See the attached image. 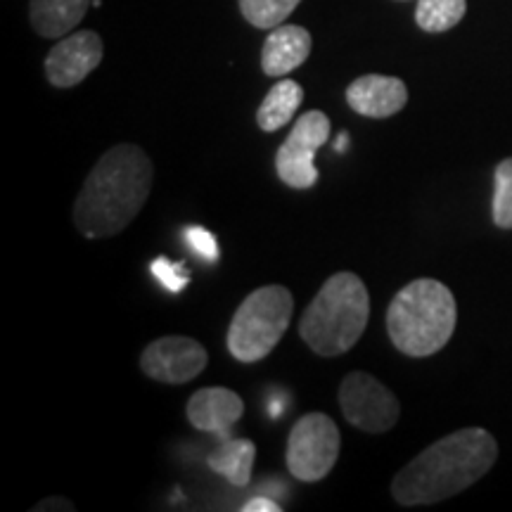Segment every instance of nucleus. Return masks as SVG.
Masks as SVG:
<instances>
[{
	"mask_svg": "<svg viewBox=\"0 0 512 512\" xmlns=\"http://www.w3.org/2000/svg\"><path fill=\"white\" fill-rule=\"evenodd\" d=\"M313 38L304 27L297 24H280L266 36L261 50V69L266 76H285L299 69L309 60Z\"/></svg>",
	"mask_w": 512,
	"mask_h": 512,
	"instance_id": "nucleus-13",
	"label": "nucleus"
},
{
	"mask_svg": "<svg viewBox=\"0 0 512 512\" xmlns=\"http://www.w3.org/2000/svg\"><path fill=\"white\" fill-rule=\"evenodd\" d=\"M105 55V43L95 31H76L64 36L46 57V76L50 86L74 88L93 72Z\"/></svg>",
	"mask_w": 512,
	"mask_h": 512,
	"instance_id": "nucleus-10",
	"label": "nucleus"
},
{
	"mask_svg": "<svg viewBox=\"0 0 512 512\" xmlns=\"http://www.w3.org/2000/svg\"><path fill=\"white\" fill-rule=\"evenodd\" d=\"M458 306L453 292L434 278H418L396 294L387 309L389 339L411 358L434 356L451 342Z\"/></svg>",
	"mask_w": 512,
	"mask_h": 512,
	"instance_id": "nucleus-4",
	"label": "nucleus"
},
{
	"mask_svg": "<svg viewBox=\"0 0 512 512\" xmlns=\"http://www.w3.org/2000/svg\"><path fill=\"white\" fill-rule=\"evenodd\" d=\"M339 408L351 427L368 434L389 432L401 415L392 389L363 370H354L339 384Z\"/></svg>",
	"mask_w": 512,
	"mask_h": 512,
	"instance_id": "nucleus-7",
	"label": "nucleus"
},
{
	"mask_svg": "<svg viewBox=\"0 0 512 512\" xmlns=\"http://www.w3.org/2000/svg\"><path fill=\"white\" fill-rule=\"evenodd\" d=\"M294 297L283 285H266L249 292L228 328V351L235 361L256 363L278 347L290 328Z\"/></svg>",
	"mask_w": 512,
	"mask_h": 512,
	"instance_id": "nucleus-5",
	"label": "nucleus"
},
{
	"mask_svg": "<svg viewBox=\"0 0 512 512\" xmlns=\"http://www.w3.org/2000/svg\"><path fill=\"white\" fill-rule=\"evenodd\" d=\"M183 238H185V242H188L192 249H195L197 254L204 256V259H207V261H216L221 256L219 242H216V238L209 233L207 228L188 226V228L183 230Z\"/></svg>",
	"mask_w": 512,
	"mask_h": 512,
	"instance_id": "nucleus-21",
	"label": "nucleus"
},
{
	"mask_svg": "<svg viewBox=\"0 0 512 512\" xmlns=\"http://www.w3.org/2000/svg\"><path fill=\"white\" fill-rule=\"evenodd\" d=\"M347 102L361 117L389 119L408 105V88L396 76L366 74L349 83Z\"/></svg>",
	"mask_w": 512,
	"mask_h": 512,
	"instance_id": "nucleus-12",
	"label": "nucleus"
},
{
	"mask_svg": "<svg viewBox=\"0 0 512 512\" xmlns=\"http://www.w3.org/2000/svg\"><path fill=\"white\" fill-rule=\"evenodd\" d=\"M498 458V444L482 427H465L434 441L396 472L392 496L399 505H432L477 484Z\"/></svg>",
	"mask_w": 512,
	"mask_h": 512,
	"instance_id": "nucleus-2",
	"label": "nucleus"
},
{
	"mask_svg": "<svg viewBox=\"0 0 512 512\" xmlns=\"http://www.w3.org/2000/svg\"><path fill=\"white\" fill-rule=\"evenodd\" d=\"M256 460V446L249 439H221L219 448L209 456V467L233 486H247L252 482Z\"/></svg>",
	"mask_w": 512,
	"mask_h": 512,
	"instance_id": "nucleus-15",
	"label": "nucleus"
},
{
	"mask_svg": "<svg viewBox=\"0 0 512 512\" xmlns=\"http://www.w3.org/2000/svg\"><path fill=\"white\" fill-rule=\"evenodd\" d=\"M93 0H31L29 17L36 34L43 38H64L81 24Z\"/></svg>",
	"mask_w": 512,
	"mask_h": 512,
	"instance_id": "nucleus-14",
	"label": "nucleus"
},
{
	"mask_svg": "<svg viewBox=\"0 0 512 512\" xmlns=\"http://www.w3.org/2000/svg\"><path fill=\"white\" fill-rule=\"evenodd\" d=\"M155 166L143 147L119 143L110 147L83 181L74 202L76 230L86 240H105L124 233L143 211L152 190Z\"/></svg>",
	"mask_w": 512,
	"mask_h": 512,
	"instance_id": "nucleus-1",
	"label": "nucleus"
},
{
	"mask_svg": "<svg viewBox=\"0 0 512 512\" xmlns=\"http://www.w3.org/2000/svg\"><path fill=\"white\" fill-rule=\"evenodd\" d=\"M368 287L351 271L330 275L299 320V335L316 356L335 358L356 347L368 328Z\"/></svg>",
	"mask_w": 512,
	"mask_h": 512,
	"instance_id": "nucleus-3",
	"label": "nucleus"
},
{
	"mask_svg": "<svg viewBox=\"0 0 512 512\" xmlns=\"http://www.w3.org/2000/svg\"><path fill=\"white\" fill-rule=\"evenodd\" d=\"M302 0H238L242 17L256 29H275L297 10Z\"/></svg>",
	"mask_w": 512,
	"mask_h": 512,
	"instance_id": "nucleus-18",
	"label": "nucleus"
},
{
	"mask_svg": "<svg viewBox=\"0 0 512 512\" xmlns=\"http://www.w3.org/2000/svg\"><path fill=\"white\" fill-rule=\"evenodd\" d=\"M209 354L197 339L166 335L150 342L140 354V370L162 384H185L202 375Z\"/></svg>",
	"mask_w": 512,
	"mask_h": 512,
	"instance_id": "nucleus-9",
	"label": "nucleus"
},
{
	"mask_svg": "<svg viewBox=\"0 0 512 512\" xmlns=\"http://www.w3.org/2000/svg\"><path fill=\"white\" fill-rule=\"evenodd\" d=\"M330 140V119L311 110L294 121V128L275 152V171L287 188L309 190L318 183L316 152Z\"/></svg>",
	"mask_w": 512,
	"mask_h": 512,
	"instance_id": "nucleus-8",
	"label": "nucleus"
},
{
	"mask_svg": "<svg viewBox=\"0 0 512 512\" xmlns=\"http://www.w3.org/2000/svg\"><path fill=\"white\" fill-rule=\"evenodd\" d=\"M53 512V510H62V512H72L74 505L72 501H67V498H46V501H41L38 505H34V512Z\"/></svg>",
	"mask_w": 512,
	"mask_h": 512,
	"instance_id": "nucleus-22",
	"label": "nucleus"
},
{
	"mask_svg": "<svg viewBox=\"0 0 512 512\" xmlns=\"http://www.w3.org/2000/svg\"><path fill=\"white\" fill-rule=\"evenodd\" d=\"M185 415L195 430L214 432L226 439L245 415V401L228 387H204L190 396Z\"/></svg>",
	"mask_w": 512,
	"mask_h": 512,
	"instance_id": "nucleus-11",
	"label": "nucleus"
},
{
	"mask_svg": "<svg viewBox=\"0 0 512 512\" xmlns=\"http://www.w3.org/2000/svg\"><path fill=\"white\" fill-rule=\"evenodd\" d=\"M342 437L335 420L325 413H306L294 422L287 439V470L299 482H320L332 472Z\"/></svg>",
	"mask_w": 512,
	"mask_h": 512,
	"instance_id": "nucleus-6",
	"label": "nucleus"
},
{
	"mask_svg": "<svg viewBox=\"0 0 512 512\" xmlns=\"http://www.w3.org/2000/svg\"><path fill=\"white\" fill-rule=\"evenodd\" d=\"M304 102V88L297 81L283 79L278 81L271 91L266 93L264 102H261L259 112H256V124L261 131L275 133L280 128L290 124L297 114L299 105Z\"/></svg>",
	"mask_w": 512,
	"mask_h": 512,
	"instance_id": "nucleus-16",
	"label": "nucleus"
},
{
	"mask_svg": "<svg viewBox=\"0 0 512 512\" xmlns=\"http://www.w3.org/2000/svg\"><path fill=\"white\" fill-rule=\"evenodd\" d=\"M494 223L512 230V157L503 159L494 171Z\"/></svg>",
	"mask_w": 512,
	"mask_h": 512,
	"instance_id": "nucleus-19",
	"label": "nucleus"
},
{
	"mask_svg": "<svg viewBox=\"0 0 512 512\" xmlns=\"http://www.w3.org/2000/svg\"><path fill=\"white\" fill-rule=\"evenodd\" d=\"M467 12V0H418L415 22L422 31L441 34L453 29Z\"/></svg>",
	"mask_w": 512,
	"mask_h": 512,
	"instance_id": "nucleus-17",
	"label": "nucleus"
},
{
	"mask_svg": "<svg viewBox=\"0 0 512 512\" xmlns=\"http://www.w3.org/2000/svg\"><path fill=\"white\" fill-rule=\"evenodd\" d=\"M150 271L159 283L166 287V290L174 294L185 290V285L190 283V271L185 268V261L174 264V261H169L166 256H157V259L150 264Z\"/></svg>",
	"mask_w": 512,
	"mask_h": 512,
	"instance_id": "nucleus-20",
	"label": "nucleus"
},
{
	"mask_svg": "<svg viewBox=\"0 0 512 512\" xmlns=\"http://www.w3.org/2000/svg\"><path fill=\"white\" fill-rule=\"evenodd\" d=\"M240 510L242 512H280L283 508H280L275 501H271V498H252V501L242 505Z\"/></svg>",
	"mask_w": 512,
	"mask_h": 512,
	"instance_id": "nucleus-23",
	"label": "nucleus"
},
{
	"mask_svg": "<svg viewBox=\"0 0 512 512\" xmlns=\"http://www.w3.org/2000/svg\"><path fill=\"white\" fill-rule=\"evenodd\" d=\"M347 143H349L347 133H339V138H337V150L344 152V147H347Z\"/></svg>",
	"mask_w": 512,
	"mask_h": 512,
	"instance_id": "nucleus-24",
	"label": "nucleus"
}]
</instances>
